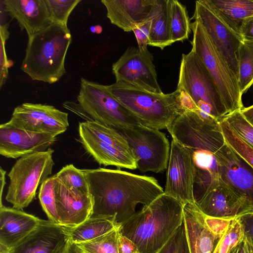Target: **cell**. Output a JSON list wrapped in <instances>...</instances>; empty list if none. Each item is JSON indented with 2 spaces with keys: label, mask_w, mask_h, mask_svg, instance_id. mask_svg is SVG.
I'll list each match as a JSON object with an SVG mask.
<instances>
[{
  "label": "cell",
  "mask_w": 253,
  "mask_h": 253,
  "mask_svg": "<svg viewBox=\"0 0 253 253\" xmlns=\"http://www.w3.org/2000/svg\"><path fill=\"white\" fill-rule=\"evenodd\" d=\"M92 208L89 217H104L121 225L136 213L137 205H148L164 193L153 177L120 169H83Z\"/></svg>",
  "instance_id": "1"
},
{
  "label": "cell",
  "mask_w": 253,
  "mask_h": 253,
  "mask_svg": "<svg viewBox=\"0 0 253 253\" xmlns=\"http://www.w3.org/2000/svg\"><path fill=\"white\" fill-rule=\"evenodd\" d=\"M172 139L191 152L195 168L194 196L198 202L221 183L215 153L225 142L219 122L186 110L167 127Z\"/></svg>",
  "instance_id": "2"
},
{
  "label": "cell",
  "mask_w": 253,
  "mask_h": 253,
  "mask_svg": "<svg viewBox=\"0 0 253 253\" xmlns=\"http://www.w3.org/2000/svg\"><path fill=\"white\" fill-rule=\"evenodd\" d=\"M183 208L164 193L122 224L120 233L134 242L140 253H158L182 224Z\"/></svg>",
  "instance_id": "3"
},
{
  "label": "cell",
  "mask_w": 253,
  "mask_h": 253,
  "mask_svg": "<svg viewBox=\"0 0 253 253\" xmlns=\"http://www.w3.org/2000/svg\"><path fill=\"white\" fill-rule=\"evenodd\" d=\"M71 42L68 27L52 23L28 38L21 70L33 81L58 82L65 74V57Z\"/></svg>",
  "instance_id": "4"
},
{
  "label": "cell",
  "mask_w": 253,
  "mask_h": 253,
  "mask_svg": "<svg viewBox=\"0 0 253 253\" xmlns=\"http://www.w3.org/2000/svg\"><path fill=\"white\" fill-rule=\"evenodd\" d=\"M106 91L140 121L142 125L159 130L167 127L184 111L180 91L156 93L116 83L103 85Z\"/></svg>",
  "instance_id": "5"
},
{
  "label": "cell",
  "mask_w": 253,
  "mask_h": 253,
  "mask_svg": "<svg viewBox=\"0 0 253 253\" xmlns=\"http://www.w3.org/2000/svg\"><path fill=\"white\" fill-rule=\"evenodd\" d=\"M177 89L190 96L203 119L219 121L228 114L215 83L192 49L182 55Z\"/></svg>",
  "instance_id": "6"
},
{
  "label": "cell",
  "mask_w": 253,
  "mask_h": 253,
  "mask_svg": "<svg viewBox=\"0 0 253 253\" xmlns=\"http://www.w3.org/2000/svg\"><path fill=\"white\" fill-rule=\"evenodd\" d=\"M79 134L84 149L99 164L119 169H137L131 148L116 129L87 120L79 123Z\"/></svg>",
  "instance_id": "7"
},
{
  "label": "cell",
  "mask_w": 253,
  "mask_h": 253,
  "mask_svg": "<svg viewBox=\"0 0 253 253\" xmlns=\"http://www.w3.org/2000/svg\"><path fill=\"white\" fill-rule=\"evenodd\" d=\"M53 152L49 148L17 160L7 174L10 183L5 196L13 208L22 210L35 199L39 186L52 173Z\"/></svg>",
  "instance_id": "8"
},
{
  "label": "cell",
  "mask_w": 253,
  "mask_h": 253,
  "mask_svg": "<svg viewBox=\"0 0 253 253\" xmlns=\"http://www.w3.org/2000/svg\"><path fill=\"white\" fill-rule=\"evenodd\" d=\"M192 49L215 83L228 114L243 108L238 81L221 57L204 27L197 20L191 23Z\"/></svg>",
  "instance_id": "9"
},
{
  "label": "cell",
  "mask_w": 253,
  "mask_h": 253,
  "mask_svg": "<svg viewBox=\"0 0 253 253\" xmlns=\"http://www.w3.org/2000/svg\"><path fill=\"white\" fill-rule=\"evenodd\" d=\"M77 100L80 110L90 121L115 129L141 125L138 118L106 91L102 84L82 78Z\"/></svg>",
  "instance_id": "10"
},
{
  "label": "cell",
  "mask_w": 253,
  "mask_h": 253,
  "mask_svg": "<svg viewBox=\"0 0 253 253\" xmlns=\"http://www.w3.org/2000/svg\"><path fill=\"white\" fill-rule=\"evenodd\" d=\"M127 141L141 172H162L168 168L170 145L160 130L142 125L116 129Z\"/></svg>",
  "instance_id": "11"
},
{
  "label": "cell",
  "mask_w": 253,
  "mask_h": 253,
  "mask_svg": "<svg viewBox=\"0 0 253 253\" xmlns=\"http://www.w3.org/2000/svg\"><path fill=\"white\" fill-rule=\"evenodd\" d=\"M116 83L149 92L163 93L149 50L129 46L112 65Z\"/></svg>",
  "instance_id": "12"
},
{
  "label": "cell",
  "mask_w": 253,
  "mask_h": 253,
  "mask_svg": "<svg viewBox=\"0 0 253 253\" xmlns=\"http://www.w3.org/2000/svg\"><path fill=\"white\" fill-rule=\"evenodd\" d=\"M192 19L202 24L238 81V51L244 41L242 37L230 29L203 0L196 1Z\"/></svg>",
  "instance_id": "13"
},
{
  "label": "cell",
  "mask_w": 253,
  "mask_h": 253,
  "mask_svg": "<svg viewBox=\"0 0 253 253\" xmlns=\"http://www.w3.org/2000/svg\"><path fill=\"white\" fill-rule=\"evenodd\" d=\"M10 125L23 130L55 136L69 126L68 114L50 105L24 103L15 107Z\"/></svg>",
  "instance_id": "14"
},
{
  "label": "cell",
  "mask_w": 253,
  "mask_h": 253,
  "mask_svg": "<svg viewBox=\"0 0 253 253\" xmlns=\"http://www.w3.org/2000/svg\"><path fill=\"white\" fill-rule=\"evenodd\" d=\"M164 194L183 206L195 203L194 196L195 168L190 151L172 139L166 173Z\"/></svg>",
  "instance_id": "15"
},
{
  "label": "cell",
  "mask_w": 253,
  "mask_h": 253,
  "mask_svg": "<svg viewBox=\"0 0 253 253\" xmlns=\"http://www.w3.org/2000/svg\"><path fill=\"white\" fill-rule=\"evenodd\" d=\"M221 183L253 205V169L225 142L215 153Z\"/></svg>",
  "instance_id": "16"
},
{
  "label": "cell",
  "mask_w": 253,
  "mask_h": 253,
  "mask_svg": "<svg viewBox=\"0 0 253 253\" xmlns=\"http://www.w3.org/2000/svg\"><path fill=\"white\" fill-rule=\"evenodd\" d=\"M56 136L17 128L7 123L0 125V154L16 159L46 151L56 141Z\"/></svg>",
  "instance_id": "17"
},
{
  "label": "cell",
  "mask_w": 253,
  "mask_h": 253,
  "mask_svg": "<svg viewBox=\"0 0 253 253\" xmlns=\"http://www.w3.org/2000/svg\"><path fill=\"white\" fill-rule=\"evenodd\" d=\"M69 241L66 227L42 220L6 253H65Z\"/></svg>",
  "instance_id": "18"
},
{
  "label": "cell",
  "mask_w": 253,
  "mask_h": 253,
  "mask_svg": "<svg viewBox=\"0 0 253 253\" xmlns=\"http://www.w3.org/2000/svg\"><path fill=\"white\" fill-rule=\"evenodd\" d=\"M196 204L205 215L233 219L250 212L253 205L228 186L221 183Z\"/></svg>",
  "instance_id": "19"
},
{
  "label": "cell",
  "mask_w": 253,
  "mask_h": 253,
  "mask_svg": "<svg viewBox=\"0 0 253 253\" xmlns=\"http://www.w3.org/2000/svg\"><path fill=\"white\" fill-rule=\"evenodd\" d=\"M56 207L61 226L73 228L88 218L92 203L90 195H83L68 188L55 175Z\"/></svg>",
  "instance_id": "20"
},
{
  "label": "cell",
  "mask_w": 253,
  "mask_h": 253,
  "mask_svg": "<svg viewBox=\"0 0 253 253\" xmlns=\"http://www.w3.org/2000/svg\"><path fill=\"white\" fill-rule=\"evenodd\" d=\"M183 222L190 253H213L222 235L215 233L208 225L205 214L195 203L183 208Z\"/></svg>",
  "instance_id": "21"
},
{
  "label": "cell",
  "mask_w": 253,
  "mask_h": 253,
  "mask_svg": "<svg viewBox=\"0 0 253 253\" xmlns=\"http://www.w3.org/2000/svg\"><path fill=\"white\" fill-rule=\"evenodd\" d=\"M4 10L15 19L28 38L49 26L52 21L45 0H4Z\"/></svg>",
  "instance_id": "22"
},
{
  "label": "cell",
  "mask_w": 253,
  "mask_h": 253,
  "mask_svg": "<svg viewBox=\"0 0 253 253\" xmlns=\"http://www.w3.org/2000/svg\"><path fill=\"white\" fill-rule=\"evenodd\" d=\"M111 23L129 32L149 19L156 0H102Z\"/></svg>",
  "instance_id": "23"
},
{
  "label": "cell",
  "mask_w": 253,
  "mask_h": 253,
  "mask_svg": "<svg viewBox=\"0 0 253 253\" xmlns=\"http://www.w3.org/2000/svg\"><path fill=\"white\" fill-rule=\"evenodd\" d=\"M42 220L22 210L0 205V253L7 252Z\"/></svg>",
  "instance_id": "24"
},
{
  "label": "cell",
  "mask_w": 253,
  "mask_h": 253,
  "mask_svg": "<svg viewBox=\"0 0 253 253\" xmlns=\"http://www.w3.org/2000/svg\"><path fill=\"white\" fill-rule=\"evenodd\" d=\"M203 0L230 29L240 36L242 21L253 15V0Z\"/></svg>",
  "instance_id": "25"
},
{
  "label": "cell",
  "mask_w": 253,
  "mask_h": 253,
  "mask_svg": "<svg viewBox=\"0 0 253 253\" xmlns=\"http://www.w3.org/2000/svg\"><path fill=\"white\" fill-rule=\"evenodd\" d=\"M150 19L148 45L163 50L172 44L169 28V0H156Z\"/></svg>",
  "instance_id": "26"
},
{
  "label": "cell",
  "mask_w": 253,
  "mask_h": 253,
  "mask_svg": "<svg viewBox=\"0 0 253 253\" xmlns=\"http://www.w3.org/2000/svg\"><path fill=\"white\" fill-rule=\"evenodd\" d=\"M120 226L111 219L89 217L76 227L66 229L70 241L77 244L101 236Z\"/></svg>",
  "instance_id": "27"
},
{
  "label": "cell",
  "mask_w": 253,
  "mask_h": 253,
  "mask_svg": "<svg viewBox=\"0 0 253 253\" xmlns=\"http://www.w3.org/2000/svg\"><path fill=\"white\" fill-rule=\"evenodd\" d=\"M171 41L173 43L188 39L191 23L185 6L176 0H169Z\"/></svg>",
  "instance_id": "28"
},
{
  "label": "cell",
  "mask_w": 253,
  "mask_h": 253,
  "mask_svg": "<svg viewBox=\"0 0 253 253\" xmlns=\"http://www.w3.org/2000/svg\"><path fill=\"white\" fill-rule=\"evenodd\" d=\"M238 85L242 95L253 84V42L244 41L238 51Z\"/></svg>",
  "instance_id": "29"
},
{
  "label": "cell",
  "mask_w": 253,
  "mask_h": 253,
  "mask_svg": "<svg viewBox=\"0 0 253 253\" xmlns=\"http://www.w3.org/2000/svg\"><path fill=\"white\" fill-rule=\"evenodd\" d=\"M120 227L93 240L76 244L84 253H119Z\"/></svg>",
  "instance_id": "30"
},
{
  "label": "cell",
  "mask_w": 253,
  "mask_h": 253,
  "mask_svg": "<svg viewBox=\"0 0 253 253\" xmlns=\"http://www.w3.org/2000/svg\"><path fill=\"white\" fill-rule=\"evenodd\" d=\"M218 122L225 142L253 169V147L243 140L224 118Z\"/></svg>",
  "instance_id": "31"
},
{
  "label": "cell",
  "mask_w": 253,
  "mask_h": 253,
  "mask_svg": "<svg viewBox=\"0 0 253 253\" xmlns=\"http://www.w3.org/2000/svg\"><path fill=\"white\" fill-rule=\"evenodd\" d=\"M244 238V226L239 216L232 220L220 238L213 253H230Z\"/></svg>",
  "instance_id": "32"
},
{
  "label": "cell",
  "mask_w": 253,
  "mask_h": 253,
  "mask_svg": "<svg viewBox=\"0 0 253 253\" xmlns=\"http://www.w3.org/2000/svg\"><path fill=\"white\" fill-rule=\"evenodd\" d=\"M55 175L69 189L83 195H90L87 181L83 169L70 164L63 167Z\"/></svg>",
  "instance_id": "33"
},
{
  "label": "cell",
  "mask_w": 253,
  "mask_h": 253,
  "mask_svg": "<svg viewBox=\"0 0 253 253\" xmlns=\"http://www.w3.org/2000/svg\"><path fill=\"white\" fill-rule=\"evenodd\" d=\"M38 196L42 209L48 220L54 223L60 225L56 207L53 175L48 178L41 185Z\"/></svg>",
  "instance_id": "34"
},
{
  "label": "cell",
  "mask_w": 253,
  "mask_h": 253,
  "mask_svg": "<svg viewBox=\"0 0 253 253\" xmlns=\"http://www.w3.org/2000/svg\"><path fill=\"white\" fill-rule=\"evenodd\" d=\"M52 23L67 26L69 17L82 0H45Z\"/></svg>",
  "instance_id": "35"
},
{
  "label": "cell",
  "mask_w": 253,
  "mask_h": 253,
  "mask_svg": "<svg viewBox=\"0 0 253 253\" xmlns=\"http://www.w3.org/2000/svg\"><path fill=\"white\" fill-rule=\"evenodd\" d=\"M224 119L243 140L253 147V126L244 117L241 110L230 113Z\"/></svg>",
  "instance_id": "36"
},
{
  "label": "cell",
  "mask_w": 253,
  "mask_h": 253,
  "mask_svg": "<svg viewBox=\"0 0 253 253\" xmlns=\"http://www.w3.org/2000/svg\"><path fill=\"white\" fill-rule=\"evenodd\" d=\"M158 253H190L183 222Z\"/></svg>",
  "instance_id": "37"
},
{
  "label": "cell",
  "mask_w": 253,
  "mask_h": 253,
  "mask_svg": "<svg viewBox=\"0 0 253 253\" xmlns=\"http://www.w3.org/2000/svg\"><path fill=\"white\" fill-rule=\"evenodd\" d=\"M0 88H1L7 80L8 68L11 64L8 60L5 47L6 41L9 36L7 23H0Z\"/></svg>",
  "instance_id": "38"
},
{
  "label": "cell",
  "mask_w": 253,
  "mask_h": 253,
  "mask_svg": "<svg viewBox=\"0 0 253 253\" xmlns=\"http://www.w3.org/2000/svg\"><path fill=\"white\" fill-rule=\"evenodd\" d=\"M151 21L148 20L134 29L133 32L138 44V48L141 50H148V40L150 34Z\"/></svg>",
  "instance_id": "39"
},
{
  "label": "cell",
  "mask_w": 253,
  "mask_h": 253,
  "mask_svg": "<svg viewBox=\"0 0 253 253\" xmlns=\"http://www.w3.org/2000/svg\"><path fill=\"white\" fill-rule=\"evenodd\" d=\"M244 228V238L253 248V213L251 211L240 216Z\"/></svg>",
  "instance_id": "40"
},
{
  "label": "cell",
  "mask_w": 253,
  "mask_h": 253,
  "mask_svg": "<svg viewBox=\"0 0 253 253\" xmlns=\"http://www.w3.org/2000/svg\"><path fill=\"white\" fill-rule=\"evenodd\" d=\"M240 34L244 41L253 42V15L243 20L240 27Z\"/></svg>",
  "instance_id": "41"
},
{
  "label": "cell",
  "mask_w": 253,
  "mask_h": 253,
  "mask_svg": "<svg viewBox=\"0 0 253 253\" xmlns=\"http://www.w3.org/2000/svg\"><path fill=\"white\" fill-rule=\"evenodd\" d=\"M119 253H140L134 243L120 233L119 237Z\"/></svg>",
  "instance_id": "42"
},
{
  "label": "cell",
  "mask_w": 253,
  "mask_h": 253,
  "mask_svg": "<svg viewBox=\"0 0 253 253\" xmlns=\"http://www.w3.org/2000/svg\"><path fill=\"white\" fill-rule=\"evenodd\" d=\"M230 253H253V248L244 239L231 251Z\"/></svg>",
  "instance_id": "43"
},
{
  "label": "cell",
  "mask_w": 253,
  "mask_h": 253,
  "mask_svg": "<svg viewBox=\"0 0 253 253\" xmlns=\"http://www.w3.org/2000/svg\"><path fill=\"white\" fill-rule=\"evenodd\" d=\"M241 111L246 120L253 126V105L247 108H243Z\"/></svg>",
  "instance_id": "44"
},
{
  "label": "cell",
  "mask_w": 253,
  "mask_h": 253,
  "mask_svg": "<svg viewBox=\"0 0 253 253\" xmlns=\"http://www.w3.org/2000/svg\"><path fill=\"white\" fill-rule=\"evenodd\" d=\"M65 253H84L75 243L69 241Z\"/></svg>",
  "instance_id": "45"
},
{
  "label": "cell",
  "mask_w": 253,
  "mask_h": 253,
  "mask_svg": "<svg viewBox=\"0 0 253 253\" xmlns=\"http://www.w3.org/2000/svg\"><path fill=\"white\" fill-rule=\"evenodd\" d=\"M0 205H2V196L3 190L5 184V175L6 171L2 169V167H0Z\"/></svg>",
  "instance_id": "46"
},
{
  "label": "cell",
  "mask_w": 253,
  "mask_h": 253,
  "mask_svg": "<svg viewBox=\"0 0 253 253\" xmlns=\"http://www.w3.org/2000/svg\"><path fill=\"white\" fill-rule=\"evenodd\" d=\"M251 212L253 213V208L252 210L251 211Z\"/></svg>",
  "instance_id": "47"
}]
</instances>
